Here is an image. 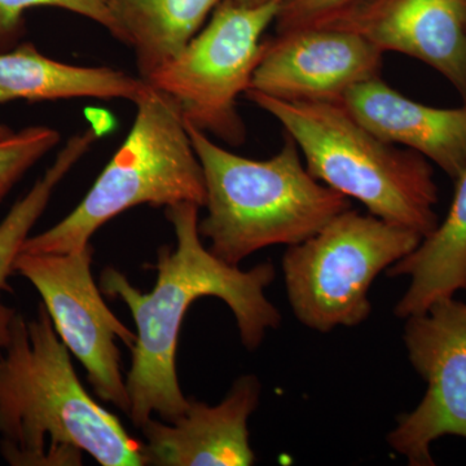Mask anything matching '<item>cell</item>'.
Masks as SVG:
<instances>
[{"label": "cell", "instance_id": "obj_23", "mask_svg": "<svg viewBox=\"0 0 466 466\" xmlns=\"http://www.w3.org/2000/svg\"><path fill=\"white\" fill-rule=\"evenodd\" d=\"M14 133H15V131L12 130V128L9 127V126L2 124V122H0V140L5 139V137H11V135Z\"/></svg>", "mask_w": 466, "mask_h": 466}, {"label": "cell", "instance_id": "obj_1", "mask_svg": "<svg viewBox=\"0 0 466 466\" xmlns=\"http://www.w3.org/2000/svg\"><path fill=\"white\" fill-rule=\"evenodd\" d=\"M198 205L183 202L165 208L171 223L175 247L159 248L155 288L142 293L122 272L108 267L100 276V290L119 299L130 309L137 325L131 348V366L126 375L130 417L137 429L153 415L173 422L186 412L177 372L180 328L192 303L216 297L231 309L242 345L258 349L268 329L281 323L279 309L265 290L274 283L275 266L259 263L249 271L228 265L202 244Z\"/></svg>", "mask_w": 466, "mask_h": 466}, {"label": "cell", "instance_id": "obj_5", "mask_svg": "<svg viewBox=\"0 0 466 466\" xmlns=\"http://www.w3.org/2000/svg\"><path fill=\"white\" fill-rule=\"evenodd\" d=\"M135 106L130 133L81 204L47 231L29 236L21 251L84 249L97 229L139 205L204 208V171L179 106L150 85Z\"/></svg>", "mask_w": 466, "mask_h": 466}, {"label": "cell", "instance_id": "obj_17", "mask_svg": "<svg viewBox=\"0 0 466 466\" xmlns=\"http://www.w3.org/2000/svg\"><path fill=\"white\" fill-rule=\"evenodd\" d=\"M94 128L76 134L58 152L54 164L34 183L32 189L12 207L0 223V291L9 290L8 279L15 274V262L33 227L50 204L52 195L67 173L96 142Z\"/></svg>", "mask_w": 466, "mask_h": 466}, {"label": "cell", "instance_id": "obj_2", "mask_svg": "<svg viewBox=\"0 0 466 466\" xmlns=\"http://www.w3.org/2000/svg\"><path fill=\"white\" fill-rule=\"evenodd\" d=\"M143 466L142 441L101 407L76 376L70 351L41 303L16 314L0 352V455L12 466Z\"/></svg>", "mask_w": 466, "mask_h": 466}, {"label": "cell", "instance_id": "obj_7", "mask_svg": "<svg viewBox=\"0 0 466 466\" xmlns=\"http://www.w3.org/2000/svg\"><path fill=\"white\" fill-rule=\"evenodd\" d=\"M283 2L244 7L222 0L207 26L146 81L173 97L186 121L232 146L241 144L245 126L238 99L250 88L263 54L260 39L275 23Z\"/></svg>", "mask_w": 466, "mask_h": 466}, {"label": "cell", "instance_id": "obj_15", "mask_svg": "<svg viewBox=\"0 0 466 466\" xmlns=\"http://www.w3.org/2000/svg\"><path fill=\"white\" fill-rule=\"evenodd\" d=\"M446 219L412 253L388 268V275L410 276V283L395 308L400 319L424 314L438 300L466 288V170L456 180Z\"/></svg>", "mask_w": 466, "mask_h": 466}, {"label": "cell", "instance_id": "obj_13", "mask_svg": "<svg viewBox=\"0 0 466 466\" xmlns=\"http://www.w3.org/2000/svg\"><path fill=\"white\" fill-rule=\"evenodd\" d=\"M342 104L383 142L415 150L453 182L466 170V104L460 108L425 106L380 76L350 88Z\"/></svg>", "mask_w": 466, "mask_h": 466}, {"label": "cell", "instance_id": "obj_22", "mask_svg": "<svg viewBox=\"0 0 466 466\" xmlns=\"http://www.w3.org/2000/svg\"><path fill=\"white\" fill-rule=\"evenodd\" d=\"M232 2L238 5H244V7H260L272 0H232Z\"/></svg>", "mask_w": 466, "mask_h": 466}, {"label": "cell", "instance_id": "obj_14", "mask_svg": "<svg viewBox=\"0 0 466 466\" xmlns=\"http://www.w3.org/2000/svg\"><path fill=\"white\" fill-rule=\"evenodd\" d=\"M142 76L108 66H76L45 56L33 43L0 52V104L15 100H113L137 103L148 90Z\"/></svg>", "mask_w": 466, "mask_h": 466}, {"label": "cell", "instance_id": "obj_11", "mask_svg": "<svg viewBox=\"0 0 466 466\" xmlns=\"http://www.w3.org/2000/svg\"><path fill=\"white\" fill-rule=\"evenodd\" d=\"M315 25L350 30L433 67L466 104V0H358Z\"/></svg>", "mask_w": 466, "mask_h": 466}, {"label": "cell", "instance_id": "obj_16", "mask_svg": "<svg viewBox=\"0 0 466 466\" xmlns=\"http://www.w3.org/2000/svg\"><path fill=\"white\" fill-rule=\"evenodd\" d=\"M222 0H109L122 43L137 55L143 79L187 47Z\"/></svg>", "mask_w": 466, "mask_h": 466}, {"label": "cell", "instance_id": "obj_3", "mask_svg": "<svg viewBox=\"0 0 466 466\" xmlns=\"http://www.w3.org/2000/svg\"><path fill=\"white\" fill-rule=\"evenodd\" d=\"M186 126L207 188L208 216L198 231L228 265L267 247L300 244L351 208L349 198L309 173L289 135L274 157L251 159L223 149L191 122Z\"/></svg>", "mask_w": 466, "mask_h": 466}, {"label": "cell", "instance_id": "obj_10", "mask_svg": "<svg viewBox=\"0 0 466 466\" xmlns=\"http://www.w3.org/2000/svg\"><path fill=\"white\" fill-rule=\"evenodd\" d=\"M383 52L350 30L309 25L263 45L249 90L276 99L342 103L355 85L380 76Z\"/></svg>", "mask_w": 466, "mask_h": 466}, {"label": "cell", "instance_id": "obj_18", "mask_svg": "<svg viewBox=\"0 0 466 466\" xmlns=\"http://www.w3.org/2000/svg\"><path fill=\"white\" fill-rule=\"evenodd\" d=\"M35 7L66 9L95 21L116 39L122 42V33L113 16L109 0H0V52L16 47L25 32L24 15Z\"/></svg>", "mask_w": 466, "mask_h": 466}, {"label": "cell", "instance_id": "obj_21", "mask_svg": "<svg viewBox=\"0 0 466 466\" xmlns=\"http://www.w3.org/2000/svg\"><path fill=\"white\" fill-rule=\"evenodd\" d=\"M16 314V309L5 305L0 294V352L5 350L11 339L12 324Z\"/></svg>", "mask_w": 466, "mask_h": 466}, {"label": "cell", "instance_id": "obj_24", "mask_svg": "<svg viewBox=\"0 0 466 466\" xmlns=\"http://www.w3.org/2000/svg\"><path fill=\"white\" fill-rule=\"evenodd\" d=\"M465 290H466V288H465Z\"/></svg>", "mask_w": 466, "mask_h": 466}, {"label": "cell", "instance_id": "obj_12", "mask_svg": "<svg viewBox=\"0 0 466 466\" xmlns=\"http://www.w3.org/2000/svg\"><path fill=\"white\" fill-rule=\"evenodd\" d=\"M260 392L256 376H242L218 406L188 398L186 412L175 421L152 417L139 428L144 466L253 465L248 421Z\"/></svg>", "mask_w": 466, "mask_h": 466}, {"label": "cell", "instance_id": "obj_6", "mask_svg": "<svg viewBox=\"0 0 466 466\" xmlns=\"http://www.w3.org/2000/svg\"><path fill=\"white\" fill-rule=\"evenodd\" d=\"M421 241L412 229L372 214L343 211L285 253V285L294 315L318 332L363 323L372 309L368 291L377 276Z\"/></svg>", "mask_w": 466, "mask_h": 466}, {"label": "cell", "instance_id": "obj_4", "mask_svg": "<svg viewBox=\"0 0 466 466\" xmlns=\"http://www.w3.org/2000/svg\"><path fill=\"white\" fill-rule=\"evenodd\" d=\"M244 95L280 122L319 182L422 238L437 228L440 196L424 156L383 142L342 103L281 100L254 90Z\"/></svg>", "mask_w": 466, "mask_h": 466}, {"label": "cell", "instance_id": "obj_19", "mask_svg": "<svg viewBox=\"0 0 466 466\" xmlns=\"http://www.w3.org/2000/svg\"><path fill=\"white\" fill-rule=\"evenodd\" d=\"M60 139L55 128L32 126L0 140V202Z\"/></svg>", "mask_w": 466, "mask_h": 466}, {"label": "cell", "instance_id": "obj_20", "mask_svg": "<svg viewBox=\"0 0 466 466\" xmlns=\"http://www.w3.org/2000/svg\"><path fill=\"white\" fill-rule=\"evenodd\" d=\"M358 0H284L276 18L278 33L315 25Z\"/></svg>", "mask_w": 466, "mask_h": 466}, {"label": "cell", "instance_id": "obj_9", "mask_svg": "<svg viewBox=\"0 0 466 466\" xmlns=\"http://www.w3.org/2000/svg\"><path fill=\"white\" fill-rule=\"evenodd\" d=\"M406 320L408 358L428 389L412 412L400 416L388 441L410 466H433V441L466 440V302L438 300Z\"/></svg>", "mask_w": 466, "mask_h": 466}, {"label": "cell", "instance_id": "obj_8", "mask_svg": "<svg viewBox=\"0 0 466 466\" xmlns=\"http://www.w3.org/2000/svg\"><path fill=\"white\" fill-rule=\"evenodd\" d=\"M92 260L91 244L64 254L21 251L15 272L41 294L58 337L85 367L97 397L128 415L130 398L116 341L131 349L137 333L104 302L92 278Z\"/></svg>", "mask_w": 466, "mask_h": 466}]
</instances>
